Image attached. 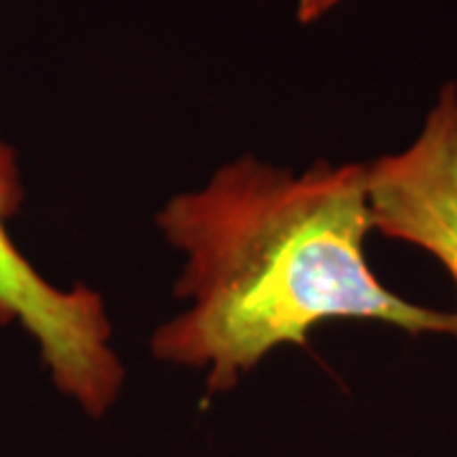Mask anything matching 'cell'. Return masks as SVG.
<instances>
[{
    "label": "cell",
    "mask_w": 457,
    "mask_h": 457,
    "mask_svg": "<svg viewBox=\"0 0 457 457\" xmlns=\"http://www.w3.org/2000/svg\"><path fill=\"white\" fill-rule=\"evenodd\" d=\"M155 221L186 254L176 295L191 308L158 328L150 348L155 359L206 369L209 394L234 389L282 343L305 345L330 318L457 338V312L414 305L371 272L366 165L320 161L295 176L242 158L201 191L170 198Z\"/></svg>",
    "instance_id": "6da1fadb"
},
{
    "label": "cell",
    "mask_w": 457,
    "mask_h": 457,
    "mask_svg": "<svg viewBox=\"0 0 457 457\" xmlns=\"http://www.w3.org/2000/svg\"><path fill=\"white\" fill-rule=\"evenodd\" d=\"M23 201L13 150L0 140V328L31 336L59 392L102 417L122 389V363L110 345L104 303L89 287L62 290L41 278L8 234Z\"/></svg>",
    "instance_id": "7a4b0ae2"
},
{
    "label": "cell",
    "mask_w": 457,
    "mask_h": 457,
    "mask_svg": "<svg viewBox=\"0 0 457 457\" xmlns=\"http://www.w3.org/2000/svg\"><path fill=\"white\" fill-rule=\"evenodd\" d=\"M366 170L376 231L432 254L457 293V84L442 87L407 150Z\"/></svg>",
    "instance_id": "3957f363"
},
{
    "label": "cell",
    "mask_w": 457,
    "mask_h": 457,
    "mask_svg": "<svg viewBox=\"0 0 457 457\" xmlns=\"http://www.w3.org/2000/svg\"><path fill=\"white\" fill-rule=\"evenodd\" d=\"M336 3L338 0H300L297 3V21L300 23H312V21L326 16Z\"/></svg>",
    "instance_id": "277c9868"
}]
</instances>
